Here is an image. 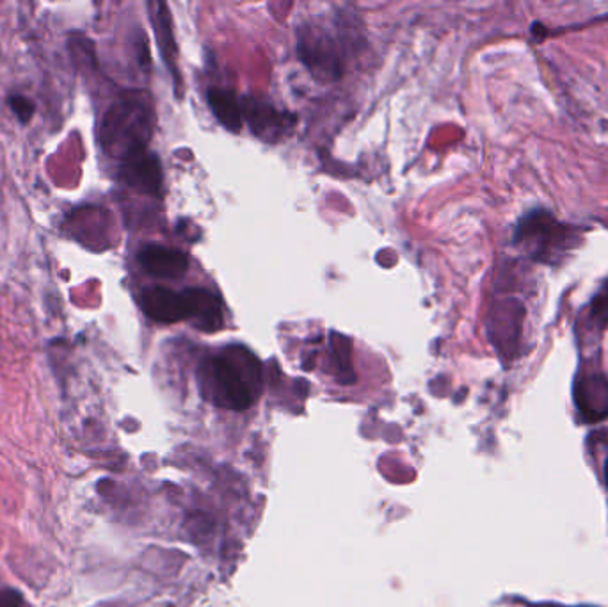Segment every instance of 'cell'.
I'll list each match as a JSON object with an SVG mask.
<instances>
[{
    "instance_id": "obj_5",
    "label": "cell",
    "mask_w": 608,
    "mask_h": 607,
    "mask_svg": "<svg viewBox=\"0 0 608 607\" xmlns=\"http://www.w3.org/2000/svg\"><path fill=\"white\" fill-rule=\"evenodd\" d=\"M525 307L518 300L496 303L489 312V337L502 355H512L520 344Z\"/></svg>"
},
{
    "instance_id": "obj_10",
    "label": "cell",
    "mask_w": 608,
    "mask_h": 607,
    "mask_svg": "<svg viewBox=\"0 0 608 607\" xmlns=\"http://www.w3.org/2000/svg\"><path fill=\"white\" fill-rule=\"evenodd\" d=\"M182 294L187 305V321H191L196 330L214 333L223 328V307L217 296L198 287L187 289Z\"/></svg>"
},
{
    "instance_id": "obj_11",
    "label": "cell",
    "mask_w": 608,
    "mask_h": 607,
    "mask_svg": "<svg viewBox=\"0 0 608 607\" xmlns=\"http://www.w3.org/2000/svg\"><path fill=\"white\" fill-rule=\"evenodd\" d=\"M208 106L219 122L230 132L239 134L242 129V107L233 93L224 90L208 91Z\"/></svg>"
},
{
    "instance_id": "obj_8",
    "label": "cell",
    "mask_w": 608,
    "mask_h": 607,
    "mask_svg": "<svg viewBox=\"0 0 608 607\" xmlns=\"http://www.w3.org/2000/svg\"><path fill=\"white\" fill-rule=\"evenodd\" d=\"M144 314L155 323L173 324L187 319L184 294L168 287H150L139 298Z\"/></svg>"
},
{
    "instance_id": "obj_6",
    "label": "cell",
    "mask_w": 608,
    "mask_h": 607,
    "mask_svg": "<svg viewBox=\"0 0 608 607\" xmlns=\"http://www.w3.org/2000/svg\"><path fill=\"white\" fill-rule=\"evenodd\" d=\"M240 107H242V114H246V118H248L253 134L267 143L280 141L287 134L290 125L294 123V116L281 113L272 104L260 100V98L246 97Z\"/></svg>"
},
{
    "instance_id": "obj_17",
    "label": "cell",
    "mask_w": 608,
    "mask_h": 607,
    "mask_svg": "<svg viewBox=\"0 0 608 607\" xmlns=\"http://www.w3.org/2000/svg\"><path fill=\"white\" fill-rule=\"evenodd\" d=\"M539 607H555V606H539Z\"/></svg>"
},
{
    "instance_id": "obj_1",
    "label": "cell",
    "mask_w": 608,
    "mask_h": 607,
    "mask_svg": "<svg viewBox=\"0 0 608 607\" xmlns=\"http://www.w3.org/2000/svg\"><path fill=\"white\" fill-rule=\"evenodd\" d=\"M155 129L152 97L144 91H127L112 102L100 123L98 139L105 150L118 161L148 150Z\"/></svg>"
},
{
    "instance_id": "obj_13",
    "label": "cell",
    "mask_w": 608,
    "mask_h": 607,
    "mask_svg": "<svg viewBox=\"0 0 608 607\" xmlns=\"http://www.w3.org/2000/svg\"><path fill=\"white\" fill-rule=\"evenodd\" d=\"M589 319L600 330L608 324V280L601 285L600 291L596 292V296L592 298Z\"/></svg>"
},
{
    "instance_id": "obj_12",
    "label": "cell",
    "mask_w": 608,
    "mask_h": 607,
    "mask_svg": "<svg viewBox=\"0 0 608 607\" xmlns=\"http://www.w3.org/2000/svg\"><path fill=\"white\" fill-rule=\"evenodd\" d=\"M153 8L157 9L153 13V24H155V33L159 38V47L162 56L166 59V65L176 73L175 59H176V45L175 36H173V22L169 17V9L166 4L157 2L153 4Z\"/></svg>"
},
{
    "instance_id": "obj_3",
    "label": "cell",
    "mask_w": 608,
    "mask_h": 607,
    "mask_svg": "<svg viewBox=\"0 0 608 607\" xmlns=\"http://www.w3.org/2000/svg\"><path fill=\"white\" fill-rule=\"evenodd\" d=\"M580 230L569 227L544 209L527 212L518 221L512 243L541 264L557 266L580 244Z\"/></svg>"
},
{
    "instance_id": "obj_7",
    "label": "cell",
    "mask_w": 608,
    "mask_h": 607,
    "mask_svg": "<svg viewBox=\"0 0 608 607\" xmlns=\"http://www.w3.org/2000/svg\"><path fill=\"white\" fill-rule=\"evenodd\" d=\"M120 177L128 187L143 195L157 196L162 189V168L150 150L130 155L120 162Z\"/></svg>"
},
{
    "instance_id": "obj_15",
    "label": "cell",
    "mask_w": 608,
    "mask_h": 607,
    "mask_svg": "<svg viewBox=\"0 0 608 607\" xmlns=\"http://www.w3.org/2000/svg\"><path fill=\"white\" fill-rule=\"evenodd\" d=\"M24 600L15 590L0 591V607H22Z\"/></svg>"
},
{
    "instance_id": "obj_4",
    "label": "cell",
    "mask_w": 608,
    "mask_h": 607,
    "mask_svg": "<svg viewBox=\"0 0 608 607\" xmlns=\"http://www.w3.org/2000/svg\"><path fill=\"white\" fill-rule=\"evenodd\" d=\"M299 57L320 79L336 81L344 72V57L335 36L324 27L304 25L299 29Z\"/></svg>"
},
{
    "instance_id": "obj_16",
    "label": "cell",
    "mask_w": 608,
    "mask_h": 607,
    "mask_svg": "<svg viewBox=\"0 0 608 607\" xmlns=\"http://www.w3.org/2000/svg\"><path fill=\"white\" fill-rule=\"evenodd\" d=\"M605 481H607V486H608V460H607V465H605Z\"/></svg>"
},
{
    "instance_id": "obj_14",
    "label": "cell",
    "mask_w": 608,
    "mask_h": 607,
    "mask_svg": "<svg viewBox=\"0 0 608 607\" xmlns=\"http://www.w3.org/2000/svg\"><path fill=\"white\" fill-rule=\"evenodd\" d=\"M8 106L9 109L15 113L16 118L20 120V123L31 122L34 111H36V107L32 104L31 98L24 97V95H18V93L9 95Z\"/></svg>"
},
{
    "instance_id": "obj_2",
    "label": "cell",
    "mask_w": 608,
    "mask_h": 607,
    "mask_svg": "<svg viewBox=\"0 0 608 607\" xmlns=\"http://www.w3.org/2000/svg\"><path fill=\"white\" fill-rule=\"evenodd\" d=\"M198 374L208 401L230 410H246L253 405L262 381L260 364L242 348H230L228 357L203 360Z\"/></svg>"
},
{
    "instance_id": "obj_9",
    "label": "cell",
    "mask_w": 608,
    "mask_h": 607,
    "mask_svg": "<svg viewBox=\"0 0 608 607\" xmlns=\"http://www.w3.org/2000/svg\"><path fill=\"white\" fill-rule=\"evenodd\" d=\"M137 260L148 275L166 278V280L180 278L189 269V259L184 251L166 248L160 244L143 246L137 253Z\"/></svg>"
}]
</instances>
